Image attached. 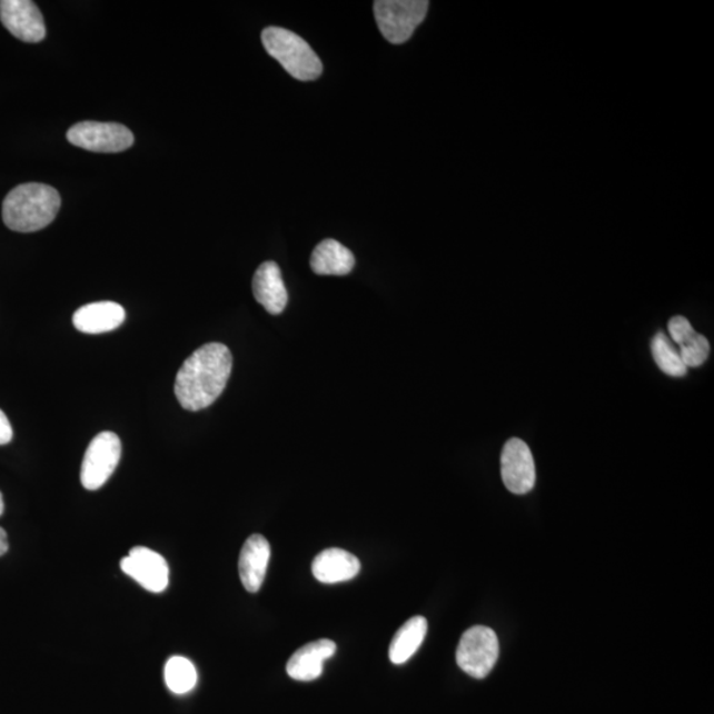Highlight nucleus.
<instances>
[{
  "instance_id": "nucleus-18",
  "label": "nucleus",
  "mask_w": 714,
  "mask_h": 714,
  "mask_svg": "<svg viewBox=\"0 0 714 714\" xmlns=\"http://www.w3.org/2000/svg\"><path fill=\"white\" fill-rule=\"evenodd\" d=\"M426 633H428V621L424 617H413L404 623L398 629L389 647V660L394 664H404L422 647Z\"/></svg>"
},
{
  "instance_id": "nucleus-13",
  "label": "nucleus",
  "mask_w": 714,
  "mask_h": 714,
  "mask_svg": "<svg viewBox=\"0 0 714 714\" xmlns=\"http://www.w3.org/2000/svg\"><path fill=\"white\" fill-rule=\"evenodd\" d=\"M336 653V644L333 641L320 639L305 644L297 653H294L287 663V674L294 681L313 682L324 672V664Z\"/></svg>"
},
{
  "instance_id": "nucleus-8",
  "label": "nucleus",
  "mask_w": 714,
  "mask_h": 714,
  "mask_svg": "<svg viewBox=\"0 0 714 714\" xmlns=\"http://www.w3.org/2000/svg\"><path fill=\"white\" fill-rule=\"evenodd\" d=\"M502 479L508 492L525 495L536 485V466L529 446L519 438H510L502 452Z\"/></svg>"
},
{
  "instance_id": "nucleus-6",
  "label": "nucleus",
  "mask_w": 714,
  "mask_h": 714,
  "mask_svg": "<svg viewBox=\"0 0 714 714\" xmlns=\"http://www.w3.org/2000/svg\"><path fill=\"white\" fill-rule=\"evenodd\" d=\"M121 439L116 433L102 432L88 446L81 466V483L89 492H96L107 483L121 460Z\"/></svg>"
},
{
  "instance_id": "nucleus-5",
  "label": "nucleus",
  "mask_w": 714,
  "mask_h": 714,
  "mask_svg": "<svg viewBox=\"0 0 714 714\" xmlns=\"http://www.w3.org/2000/svg\"><path fill=\"white\" fill-rule=\"evenodd\" d=\"M499 660V639L493 628L474 626L462 635L457 663L462 671L475 678H485Z\"/></svg>"
},
{
  "instance_id": "nucleus-10",
  "label": "nucleus",
  "mask_w": 714,
  "mask_h": 714,
  "mask_svg": "<svg viewBox=\"0 0 714 714\" xmlns=\"http://www.w3.org/2000/svg\"><path fill=\"white\" fill-rule=\"evenodd\" d=\"M121 569L149 592L166 591L170 571L166 559L157 552L145 547L132 548L129 556L121 559Z\"/></svg>"
},
{
  "instance_id": "nucleus-21",
  "label": "nucleus",
  "mask_w": 714,
  "mask_h": 714,
  "mask_svg": "<svg viewBox=\"0 0 714 714\" xmlns=\"http://www.w3.org/2000/svg\"><path fill=\"white\" fill-rule=\"evenodd\" d=\"M13 437L12 426L9 418L0 409V446L10 444Z\"/></svg>"
},
{
  "instance_id": "nucleus-14",
  "label": "nucleus",
  "mask_w": 714,
  "mask_h": 714,
  "mask_svg": "<svg viewBox=\"0 0 714 714\" xmlns=\"http://www.w3.org/2000/svg\"><path fill=\"white\" fill-rule=\"evenodd\" d=\"M668 331L672 341L678 347L682 360L687 368L702 367L711 354L710 340L693 330L687 318L677 315L670 320Z\"/></svg>"
},
{
  "instance_id": "nucleus-9",
  "label": "nucleus",
  "mask_w": 714,
  "mask_h": 714,
  "mask_svg": "<svg viewBox=\"0 0 714 714\" xmlns=\"http://www.w3.org/2000/svg\"><path fill=\"white\" fill-rule=\"evenodd\" d=\"M0 20L13 37L26 43H39L46 38L44 18L31 0H2Z\"/></svg>"
},
{
  "instance_id": "nucleus-16",
  "label": "nucleus",
  "mask_w": 714,
  "mask_h": 714,
  "mask_svg": "<svg viewBox=\"0 0 714 714\" xmlns=\"http://www.w3.org/2000/svg\"><path fill=\"white\" fill-rule=\"evenodd\" d=\"M126 318L123 307L110 300L80 307L73 315V325L80 333L97 335L115 331Z\"/></svg>"
},
{
  "instance_id": "nucleus-11",
  "label": "nucleus",
  "mask_w": 714,
  "mask_h": 714,
  "mask_svg": "<svg viewBox=\"0 0 714 714\" xmlns=\"http://www.w3.org/2000/svg\"><path fill=\"white\" fill-rule=\"evenodd\" d=\"M270 559V544L261 535H254L245 542L238 559L241 583L249 593L261 589Z\"/></svg>"
},
{
  "instance_id": "nucleus-22",
  "label": "nucleus",
  "mask_w": 714,
  "mask_h": 714,
  "mask_svg": "<svg viewBox=\"0 0 714 714\" xmlns=\"http://www.w3.org/2000/svg\"><path fill=\"white\" fill-rule=\"evenodd\" d=\"M9 551V541H7V534L3 528H0V557L6 555Z\"/></svg>"
},
{
  "instance_id": "nucleus-3",
  "label": "nucleus",
  "mask_w": 714,
  "mask_h": 714,
  "mask_svg": "<svg viewBox=\"0 0 714 714\" xmlns=\"http://www.w3.org/2000/svg\"><path fill=\"white\" fill-rule=\"evenodd\" d=\"M262 43L272 59L287 73L299 81H313L324 72V66L313 48L298 34L281 27H268L262 31Z\"/></svg>"
},
{
  "instance_id": "nucleus-20",
  "label": "nucleus",
  "mask_w": 714,
  "mask_h": 714,
  "mask_svg": "<svg viewBox=\"0 0 714 714\" xmlns=\"http://www.w3.org/2000/svg\"><path fill=\"white\" fill-rule=\"evenodd\" d=\"M165 681L168 690L177 695H185L198 683V672L186 657L173 656L165 667Z\"/></svg>"
},
{
  "instance_id": "nucleus-23",
  "label": "nucleus",
  "mask_w": 714,
  "mask_h": 714,
  "mask_svg": "<svg viewBox=\"0 0 714 714\" xmlns=\"http://www.w3.org/2000/svg\"><path fill=\"white\" fill-rule=\"evenodd\" d=\"M4 513V500H3V495L0 493V516H2Z\"/></svg>"
},
{
  "instance_id": "nucleus-15",
  "label": "nucleus",
  "mask_w": 714,
  "mask_h": 714,
  "mask_svg": "<svg viewBox=\"0 0 714 714\" xmlns=\"http://www.w3.org/2000/svg\"><path fill=\"white\" fill-rule=\"evenodd\" d=\"M361 568L359 558L340 548L326 549L313 562L314 577L321 584H339L353 579Z\"/></svg>"
},
{
  "instance_id": "nucleus-1",
  "label": "nucleus",
  "mask_w": 714,
  "mask_h": 714,
  "mask_svg": "<svg viewBox=\"0 0 714 714\" xmlns=\"http://www.w3.org/2000/svg\"><path fill=\"white\" fill-rule=\"evenodd\" d=\"M234 359L227 346L208 343L188 357L175 380L181 408L198 411L211 406L226 389Z\"/></svg>"
},
{
  "instance_id": "nucleus-19",
  "label": "nucleus",
  "mask_w": 714,
  "mask_h": 714,
  "mask_svg": "<svg viewBox=\"0 0 714 714\" xmlns=\"http://www.w3.org/2000/svg\"><path fill=\"white\" fill-rule=\"evenodd\" d=\"M656 366L660 367L662 373L671 377H683L687 375L688 368L682 360L681 354L671 341L668 336L663 333H657L654 336L653 345H651Z\"/></svg>"
},
{
  "instance_id": "nucleus-7",
  "label": "nucleus",
  "mask_w": 714,
  "mask_h": 714,
  "mask_svg": "<svg viewBox=\"0 0 714 714\" xmlns=\"http://www.w3.org/2000/svg\"><path fill=\"white\" fill-rule=\"evenodd\" d=\"M69 143L93 152H121L135 143V136L123 125L86 121L67 132Z\"/></svg>"
},
{
  "instance_id": "nucleus-2",
  "label": "nucleus",
  "mask_w": 714,
  "mask_h": 714,
  "mask_svg": "<svg viewBox=\"0 0 714 714\" xmlns=\"http://www.w3.org/2000/svg\"><path fill=\"white\" fill-rule=\"evenodd\" d=\"M61 198L53 187L41 184L20 185L6 196L3 221L20 234L38 232L58 216Z\"/></svg>"
},
{
  "instance_id": "nucleus-17",
  "label": "nucleus",
  "mask_w": 714,
  "mask_h": 714,
  "mask_svg": "<svg viewBox=\"0 0 714 714\" xmlns=\"http://www.w3.org/2000/svg\"><path fill=\"white\" fill-rule=\"evenodd\" d=\"M310 265L315 275L347 276L355 268V256L345 245L327 238L314 249Z\"/></svg>"
},
{
  "instance_id": "nucleus-4",
  "label": "nucleus",
  "mask_w": 714,
  "mask_h": 714,
  "mask_svg": "<svg viewBox=\"0 0 714 714\" xmlns=\"http://www.w3.org/2000/svg\"><path fill=\"white\" fill-rule=\"evenodd\" d=\"M426 0H377L375 18L383 37L391 44H403L411 38L429 11Z\"/></svg>"
},
{
  "instance_id": "nucleus-12",
  "label": "nucleus",
  "mask_w": 714,
  "mask_h": 714,
  "mask_svg": "<svg viewBox=\"0 0 714 714\" xmlns=\"http://www.w3.org/2000/svg\"><path fill=\"white\" fill-rule=\"evenodd\" d=\"M254 294L258 304L271 315H279L289 303V294L276 262H264L254 277Z\"/></svg>"
}]
</instances>
